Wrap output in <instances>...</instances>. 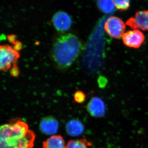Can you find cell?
I'll return each mask as SVG.
<instances>
[{
  "label": "cell",
  "mask_w": 148,
  "mask_h": 148,
  "mask_svg": "<svg viewBox=\"0 0 148 148\" xmlns=\"http://www.w3.org/2000/svg\"><path fill=\"white\" fill-rule=\"evenodd\" d=\"M82 48V44L75 35L69 34L61 36L57 38L53 45V61L60 69H67L78 57Z\"/></svg>",
  "instance_id": "6da1fadb"
},
{
  "label": "cell",
  "mask_w": 148,
  "mask_h": 148,
  "mask_svg": "<svg viewBox=\"0 0 148 148\" xmlns=\"http://www.w3.org/2000/svg\"><path fill=\"white\" fill-rule=\"evenodd\" d=\"M29 130V125L19 118L11 119L9 123L0 127V142H6L24 137Z\"/></svg>",
  "instance_id": "7a4b0ae2"
},
{
  "label": "cell",
  "mask_w": 148,
  "mask_h": 148,
  "mask_svg": "<svg viewBox=\"0 0 148 148\" xmlns=\"http://www.w3.org/2000/svg\"><path fill=\"white\" fill-rule=\"evenodd\" d=\"M0 52V69L3 72L8 71L12 65L16 64L17 59L20 57L18 51L7 45L1 46Z\"/></svg>",
  "instance_id": "3957f363"
},
{
  "label": "cell",
  "mask_w": 148,
  "mask_h": 148,
  "mask_svg": "<svg viewBox=\"0 0 148 148\" xmlns=\"http://www.w3.org/2000/svg\"><path fill=\"white\" fill-rule=\"evenodd\" d=\"M104 28L110 37L118 39L124 34L126 26L120 18L117 16H111L106 20Z\"/></svg>",
  "instance_id": "277c9868"
},
{
  "label": "cell",
  "mask_w": 148,
  "mask_h": 148,
  "mask_svg": "<svg viewBox=\"0 0 148 148\" xmlns=\"http://www.w3.org/2000/svg\"><path fill=\"white\" fill-rule=\"evenodd\" d=\"M36 134L29 130L25 136L19 139L6 142H0V148H33Z\"/></svg>",
  "instance_id": "5b68a950"
},
{
  "label": "cell",
  "mask_w": 148,
  "mask_h": 148,
  "mask_svg": "<svg viewBox=\"0 0 148 148\" xmlns=\"http://www.w3.org/2000/svg\"><path fill=\"white\" fill-rule=\"evenodd\" d=\"M126 24L134 30L148 31V10L137 12L127 20Z\"/></svg>",
  "instance_id": "8992f818"
},
{
  "label": "cell",
  "mask_w": 148,
  "mask_h": 148,
  "mask_svg": "<svg viewBox=\"0 0 148 148\" xmlns=\"http://www.w3.org/2000/svg\"><path fill=\"white\" fill-rule=\"evenodd\" d=\"M123 41L125 46L130 48H140L145 40L144 34L139 30H133L124 33Z\"/></svg>",
  "instance_id": "52a82bcc"
},
{
  "label": "cell",
  "mask_w": 148,
  "mask_h": 148,
  "mask_svg": "<svg viewBox=\"0 0 148 148\" xmlns=\"http://www.w3.org/2000/svg\"><path fill=\"white\" fill-rule=\"evenodd\" d=\"M86 110L91 116L99 118L106 114V106L103 100L98 97H93L88 103Z\"/></svg>",
  "instance_id": "ba28073f"
},
{
  "label": "cell",
  "mask_w": 148,
  "mask_h": 148,
  "mask_svg": "<svg viewBox=\"0 0 148 148\" xmlns=\"http://www.w3.org/2000/svg\"><path fill=\"white\" fill-rule=\"evenodd\" d=\"M52 20L53 26L59 32H66L71 27V18L68 14L64 12H56L53 15Z\"/></svg>",
  "instance_id": "9c48e42d"
},
{
  "label": "cell",
  "mask_w": 148,
  "mask_h": 148,
  "mask_svg": "<svg viewBox=\"0 0 148 148\" xmlns=\"http://www.w3.org/2000/svg\"><path fill=\"white\" fill-rule=\"evenodd\" d=\"M59 123L52 116H46L40 122V130L46 135H53L58 131Z\"/></svg>",
  "instance_id": "30bf717a"
},
{
  "label": "cell",
  "mask_w": 148,
  "mask_h": 148,
  "mask_svg": "<svg viewBox=\"0 0 148 148\" xmlns=\"http://www.w3.org/2000/svg\"><path fill=\"white\" fill-rule=\"evenodd\" d=\"M66 131L68 135L73 137L81 135L84 132V127L83 124L78 120L72 119L66 123Z\"/></svg>",
  "instance_id": "8fae6325"
},
{
  "label": "cell",
  "mask_w": 148,
  "mask_h": 148,
  "mask_svg": "<svg viewBox=\"0 0 148 148\" xmlns=\"http://www.w3.org/2000/svg\"><path fill=\"white\" fill-rule=\"evenodd\" d=\"M43 148H66L65 141L60 135H53L44 141Z\"/></svg>",
  "instance_id": "7c38bea8"
},
{
  "label": "cell",
  "mask_w": 148,
  "mask_h": 148,
  "mask_svg": "<svg viewBox=\"0 0 148 148\" xmlns=\"http://www.w3.org/2000/svg\"><path fill=\"white\" fill-rule=\"evenodd\" d=\"M97 5L102 12L107 14L113 12L116 8L114 0H98Z\"/></svg>",
  "instance_id": "4fadbf2b"
},
{
  "label": "cell",
  "mask_w": 148,
  "mask_h": 148,
  "mask_svg": "<svg viewBox=\"0 0 148 148\" xmlns=\"http://www.w3.org/2000/svg\"><path fill=\"white\" fill-rule=\"evenodd\" d=\"M91 146L90 142L86 139L70 140L66 145V148H88Z\"/></svg>",
  "instance_id": "5bb4252c"
},
{
  "label": "cell",
  "mask_w": 148,
  "mask_h": 148,
  "mask_svg": "<svg viewBox=\"0 0 148 148\" xmlns=\"http://www.w3.org/2000/svg\"><path fill=\"white\" fill-rule=\"evenodd\" d=\"M116 8L120 10H125L129 8L130 0H114Z\"/></svg>",
  "instance_id": "9a60e30c"
},
{
  "label": "cell",
  "mask_w": 148,
  "mask_h": 148,
  "mask_svg": "<svg viewBox=\"0 0 148 148\" xmlns=\"http://www.w3.org/2000/svg\"><path fill=\"white\" fill-rule=\"evenodd\" d=\"M74 98L75 101L77 103H82L85 101L86 96L84 92L79 90L75 92Z\"/></svg>",
  "instance_id": "2e32d148"
},
{
  "label": "cell",
  "mask_w": 148,
  "mask_h": 148,
  "mask_svg": "<svg viewBox=\"0 0 148 148\" xmlns=\"http://www.w3.org/2000/svg\"><path fill=\"white\" fill-rule=\"evenodd\" d=\"M10 75L14 77H17L19 75V71L16 64H14L10 71Z\"/></svg>",
  "instance_id": "e0dca14e"
},
{
  "label": "cell",
  "mask_w": 148,
  "mask_h": 148,
  "mask_svg": "<svg viewBox=\"0 0 148 148\" xmlns=\"http://www.w3.org/2000/svg\"><path fill=\"white\" fill-rule=\"evenodd\" d=\"M16 38H17V36L16 35L14 34L8 35L7 36V39L9 42L13 44L14 45L17 41Z\"/></svg>",
  "instance_id": "ac0fdd59"
},
{
  "label": "cell",
  "mask_w": 148,
  "mask_h": 148,
  "mask_svg": "<svg viewBox=\"0 0 148 148\" xmlns=\"http://www.w3.org/2000/svg\"><path fill=\"white\" fill-rule=\"evenodd\" d=\"M22 47H23V45H22V42L17 40L14 46L13 49L16 51H21L22 49Z\"/></svg>",
  "instance_id": "d6986e66"
}]
</instances>
